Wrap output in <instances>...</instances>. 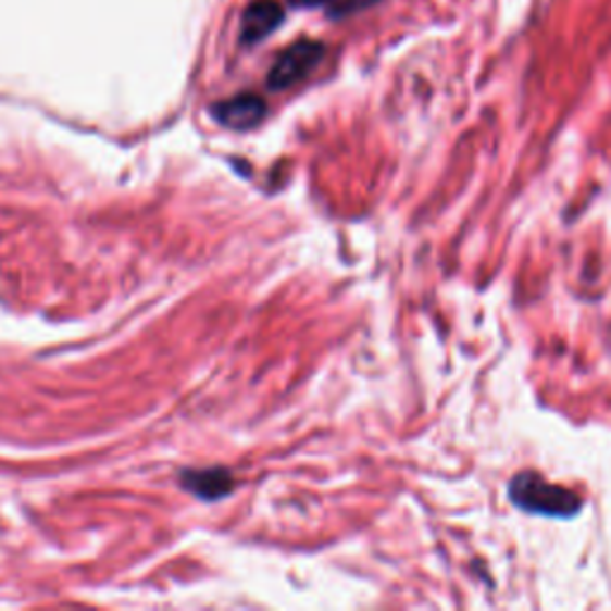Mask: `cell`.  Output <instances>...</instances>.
<instances>
[{
  "instance_id": "obj_6",
  "label": "cell",
  "mask_w": 611,
  "mask_h": 611,
  "mask_svg": "<svg viewBox=\"0 0 611 611\" xmlns=\"http://www.w3.org/2000/svg\"><path fill=\"white\" fill-rule=\"evenodd\" d=\"M299 5H306V8H313V5H323L325 0H297Z\"/></svg>"
},
{
  "instance_id": "obj_4",
  "label": "cell",
  "mask_w": 611,
  "mask_h": 611,
  "mask_svg": "<svg viewBox=\"0 0 611 611\" xmlns=\"http://www.w3.org/2000/svg\"><path fill=\"white\" fill-rule=\"evenodd\" d=\"M285 20V10L279 8L275 0H253V3L244 10L241 17V41L255 43L263 41L265 36H271Z\"/></svg>"
},
{
  "instance_id": "obj_1",
  "label": "cell",
  "mask_w": 611,
  "mask_h": 611,
  "mask_svg": "<svg viewBox=\"0 0 611 611\" xmlns=\"http://www.w3.org/2000/svg\"><path fill=\"white\" fill-rule=\"evenodd\" d=\"M511 502L521 507L523 511L543 513V516L569 519L581 511V499L564 487L545 483L540 475L521 473L509 485Z\"/></svg>"
},
{
  "instance_id": "obj_2",
  "label": "cell",
  "mask_w": 611,
  "mask_h": 611,
  "mask_svg": "<svg viewBox=\"0 0 611 611\" xmlns=\"http://www.w3.org/2000/svg\"><path fill=\"white\" fill-rule=\"evenodd\" d=\"M325 55V46L317 41H299L295 46H289L287 51L277 55L275 65L267 72V87L271 89H289L295 84L303 82L311 72L321 65V60Z\"/></svg>"
},
{
  "instance_id": "obj_5",
  "label": "cell",
  "mask_w": 611,
  "mask_h": 611,
  "mask_svg": "<svg viewBox=\"0 0 611 611\" xmlns=\"http://www.w3.org/2000/svg\"><path fill=\"white\" fill-rule=\"evenodd\" d=\"M179 483L187 487L191 495H197L203 502H215L232 492L235 481L227 469H201V471H185L179 475Z\"/></svg>"
},
{
  "instance_id": "obj_3",
  "label": "cell",
  "mask_w": 611,
  "mask_h": 611,
  "mask_svg": "<svg viewBox=\"0 0 611 611\" xmlns=\"http://www.w3.org/2000/svg\"><path fill=\"white\" fill-rule=\"evenodd\" d=\"M213 115L227 129L247 132L253 129L265 117V101L255 93H241L235 99L220 101L213 105Z\"/></svg>"
}]
</instances>
